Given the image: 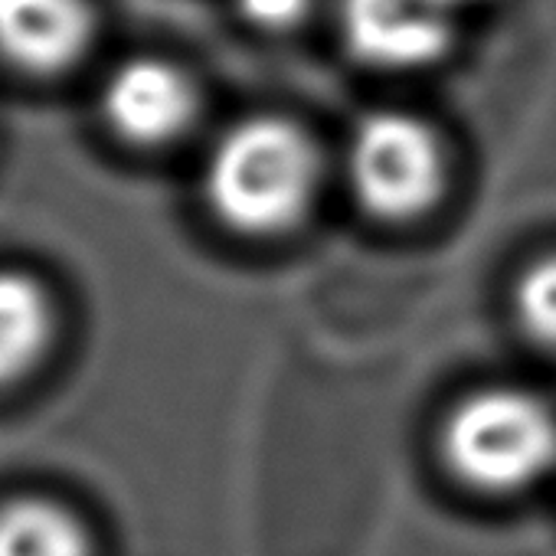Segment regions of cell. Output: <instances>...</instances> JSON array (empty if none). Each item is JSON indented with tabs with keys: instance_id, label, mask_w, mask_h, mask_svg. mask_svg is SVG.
<instances>
[{
	"instance_id": "5",
	"label": "cell",
	"mask_w": 556,
	"mask_h": 556,
	"mask_svg": "<svg viewBox=\"0 0 556 556\" xmlns=\"http://www.w3.org/2000/svg\"><path fill=\"white\" fill-rule=\"evenodd\" d=\"M102 118L138 148H161L187 135L200 112L193 79L170 60L135 56L118 63L102 86Z\"/></svg>"
},
{
	"instance_id": "9",
	"label": "cell",
	"mask_w": 556,
	"mask_h": 556,
	"mask_svg": "<svg viewBox=\"0 0 556 556\" xmlns=\"http://www.w3.org/2000/svg\"><path fill=\"white\" fill-rule=\"evenodd\" d=\"M517 325L546 348H556V252L530 262L514 286Z\"/></svg>"
},
{
	"instance_id": "3",
	"label": "cell",
	"mask_w": 556,
	"mask_h": 556,
	"mask_svg": "<svg viewBox=\"0 0 556 556\" xmlns=\"http://www.w3.org/2000/svg\"><path fill=\"white\" fill-rule=\"evenodd\" d=\"M348 180L370 216L416 219L445 187V151L422 118L396 109L374 112L351 135Z\"/></svg>"
},
{
	"instance_id": "7",
	"label": "cell",
	"mask_w": 556,
	"mask_h": 556,
	"mask_svg": "<svg viewBox=\"0 0 556 556\" xmlns=\"http://www.w3.org/2000/svg\"><path fill=\"white\" fill-rule=\"evenodd\" d=\"M53 338L47 289L24 271H0V387L24 380Z\"/></svg>"
},
{
	"instance_id": "10",
	"label": "cell",
	"mask_w": 556,
	"mask_h": 556,
	"mask_svg": "<svg viewBox=\"0 0 556 556\" xmlns=\"http://www.w3.org/2000/svg\"><path fill=\"white\" fill-rule=\"evenodd\" d=\"M236 8L258 30H292L308 17L312 0H236Z\"/></svg>"
},
{
	"instance_id": "4",
	"label": "cell",
	"mask_w": 556,
	"mask_h": 556,
	"mask_svg": "<svg viewBox=\"0 0 556 556\" xmlns=\"http://www.w3.org/2000/svg\"><path fill=\"white\" fill-rule=\"evenodd\" d=\"M465 0H341V30L351 53L380 70L439 63L458 37Z\"/></svg>"
},
{
	"instance_id": "6",
	"label": "cell",
	"mask_w": 556,
	"mask_h": 556,
	"mask_svg": "<svg viewBox=\"0 0 556 556\" xmlns=\"http://www.w3.org/2000/svg\"><path fill=\"white\" fill-rule=\"evenodd\" d=\"M92 30L89 0H0V56L30 76L76 66Z\"/></svg>"
},
{
	"instance_id": "8",
	"label": "cell",
	"mask_w": 556,
	"mask_h": 556,
	"mask_svg": "<svg viewBox=\"0 0 556 556\" xmlns=\"http://www.w3.org/2000/svg\"><path fill=\"white\" fill-rule=\"evenodd\" d=\"M0 556H92V536L66 504L24 494L0 504Z\"/></svg>"
},
{
	"instance_id": "2",
	"label": "cell",
	"mask_w": 556,
	"mask_h": 556,
	"mask_svg": "<svg viewBox=\"0 0 556 556\" xmlns=\"http://www.w3.org/2000/svg\"><path fill=\"white\" fill-rule=\"evenodd\" d=\"M439 455L471 494H527L556 471V409L523 387L475 390L445 416Z\"/></svg>"
},
{
	"instance_id": "1",
	"label": "cell",
	"mask_w": 556,
	"mask_h": 556,
	"mask_svg": "<svg viewBox=\"0 0 556 556\" xmlns=\"http://www.w3.org/2000/svg\"><path fill=\"white\" fill-rule=\"evenodd\" d=\"M321 187V151L289 118L252 115L213 144L203 197L213 216L242 236H282L299 226Z\"/></svg>"
}]
</instances>
